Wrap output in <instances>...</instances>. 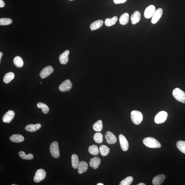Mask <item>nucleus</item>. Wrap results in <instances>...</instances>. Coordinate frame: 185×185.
<instances>
[{"label":"nucleus","instance_id":"nucleus-11","mask_svg":"<svg viewBox=\"0 0 185 185\" xmlns=\"http://www.w3.org/2000/svg\"><path fill=\"white\" fill-rule=\"evenodd\" d=\"M15 115V112L9 110L3 115V122L6 123H9L13 120Z\"/></svg>","mask_w":185,"mask_h":185},{"label":"nucleus","instance_id":"nucleus-29","mask_svg":"<svg viewBox=\"0 0 185 185\" xmlns=\"http://www.w3.org/2000/svg\"><path fill=\"white\" fill-rule=\"evenodd\" d=\"M37 106L38 108L42 109L43 113L45 114L49 113V108L45 104L41 102H39L37 103Z\"/></svg>","mask_w":185,"mask_h":185},{"label":"nucleus","instance_id":"nucleus-20","mask_svg":"<svg viewBox=\"0 0 185 185\" xmlns=\"http://www.w3.org/2000/svg\"><path fill=\"white\" fill-rule=\"evenodd\" d=\"M140 19V14L139 11H136L132 15L131 20L132 24H136L139 22Z\"/></svg>","mask_w":185,"mask_h":185},{"label":"nucleus","instance_id":"nucleus-2","mask_svg":"<svg viewBox=\"0 0 185 185\" xmlns=\"http://www.w3.org/2000/svg\"><path fill=\"white\" fill-rule=\"evenodd\" d=\"M131 118L133 123L136 125L140 124L143 120L142 113L137 111H133L131 112Z\"/></svg>","mask_w":185,"mask_h":185},{"label":"nucleus","instance_id":"nucleus-14","mask_svg":"<svg viewBox=\"0 0 185 185\" xmlns=\"http://www.w3.org/2000/svg\"><path fill=\"white\" fill-rule=\"evenodd\" d=\"M70 53L69 50H66L60 55L59 60L60 63L63 65H65L69 61L68 56Z\"/></svg>","mask_w":185,"mask_h":185},{"label":"nucleus","instance_id":"nucleus-28","mask_svg":"<svg viewBox=\"0 0 185 185\" xmlns=\"http://www.w3.org/2000/svg\"><path fill=\"white\" fill-rule=\"evenodd\" d=\"M99 152L102 156H105L109 154L110 149L106 145H101L99 148Z\"/></svg>","mask_w":185,"mask_h":185},{"label":"nucleus","instance_id":"nucleus-17","mask_svg":"<svg viewBox=\"0 0 185 185\" xmlns=\"http://www.w3.org/2000/svg\"><path fill=\"white\" fill-rule=\"evenodd\" d=\"M41 128V125L40 124H30L26 126L25 129L26 131L33 132L38 130Z\"/></svg>","mask_w":185,"mask_h":185},{"label":"nucleus","instance_id":"nucleus-30","mask_svg":"<svg viewBox=\"0 0 185 185\" xmlns=\"http://www.w3.org/2000/svg\"><path fill=\"white\" fill-rule=\"evenodd\" d=\"M19 155L21 158L24 160H32L34 157V156L32 154H29L26 155L24 151H21L19 152Z\"/></svg>","mask_w":185,"mask_h":185},{"label":"nucleus","instance_id":"nucleus-10","mask_svg":"<svg viewBox=\"0 0 185 185\" xmlns=\"http://www.w3.org/2000/svg\"><path fill=\"white\" fill-rule=\"evenodd\" d=\"M155 11V7L154 5H151L145 10L144 16L146 18L149 19L153 17Z\"/></svg>","mask_w":185,"mask_h":185},{"label":"nucleus","instance_id":"nucleus-16","mask_svg":"<svg viewBox=\"0 0 185 185\" xmlns=\"http://www.w3.org/2000/svg\"><path fill=\"white\" fill-rule=\"evenodd\" d=\"M166 177L163 174H161L155 177L153 180V184L154 185H161L164 181Z\"/></svg>","mask_w":185,"mask_h":185},{"label":"nucleus","instance_id":"nucleus-18","mask_svg":"<svg viewBox=\"0 0 185 185\" xmlns=\"http://www.w3.org/2000/svg\"><path fill=\"white\" fill-rule=\"evenodd\" d=\"M88 165L86 162L81 161L79 163L78 167V172L79 174H82L87 171L88 169Z\"/></svg>","mask_w":185,"mask_h":185},{"label":"nucleus","instance_id":"nucleus-23","mask_svg":"<svg viewBox=\"0 0 185 185\" xmlns=\"http://www.w3.org/2000/svg\"><path fill=\"white\" fill-rule=\"evenodd\" d=\"M129 14L125 13L121 16L120 19V22L122 25H125L127 24L129 21Z\"/></svg>","mask_w":185,"mask_h":185},{"label":"nucleus","instance_id":"nucleus-5","mask_svg":"<svg viewBox=\"0 0 185 185\" xmlns=\"http://www.w3.org/2000/svg\"><path fill=\"white\" fill-rule=\"evenodd\" d=\"M168 113L165 111H161L158 113L155 117V122L157 124H161L165 122L167 120Z\"/></svg>","mask_w":185,"mask_h":185},{"label":"nucleus","instance_id":"nucleus-9","mask_svg":"<svg viewBox=\"0 0 185 185\" xmlns=\"http://www.w3.org/2000/svg\"><path fill=\"white\" fill-rule=\"evenodd\" d=\"M119 138L121 148L123 151H127L129 148V143L127 138L122 134H120Z\"/></svg>","mask_w":185,"mask_h":185},{"label":"nucleus","instance_id":"nucleus-25","mask_svg":"<svg viewBox=\"0 0 185 185\" xmlns=\"http://www.w3.org/2000/svg\"><path fill=\"white\" fill-rule=\"evenodd\" d=\"M72 166L74 169L78 168L79 163V161L78 156L76 154H73L72 156Z\"/></svg>","mask_w":185,"mask_h":185},{"label":"nucleus","instance_id":"nucleus-39","mask_svg":"<svg viewBox=\"0 0 185 185\" xmlns=\"http://www.w3.org/2000/svg\"><path fill=\"white\" fill-rule=\"evenodd\" d=\"M138 185H145V184H144V183H141L138 184Z\"/></svg>","mask_w":185,"mask_h":185},{"label":"nucleus","instance_id":"nucleus-38","mask_svg":"<svg viewBox=\"0 0 185 185\" xmlns=\"http://www.w3.org/2000/svg\"><path fill=\"white\" fill-rule=\"evenodd\" d=\"M3 56V53L1 52H0V62H1V59Z\"/></svg>","mask_w":185,"mask_h":185},{"label":"nucleus","instance_id":"nucleus-4","mask_svg":"<svg viewBox=\"0 0 185 185\" xmlns=\"http://www.w3.org/2000/svg\"><path fill=\"white\" fill-rule=\"evenodd\" d=\"M50 151L51 155L54 158H58L60 156V153L58 142H53L50 147Z\"/></svg>","mask_w":185,"mask_h":185},{"label":"nucleus","instance_id":"nucleus-19","mask_svg":"<svg viewBox=\"0 0 185 185\" xmlns=\"http://www.w3.org/2000/svg\"><path fill=\"white\" fill-rule=\"evenodd\" d=\"M11 141L15 143H21L24 141V138L22 135L19 134L12 135L9 138Z\"/></svg>","mask_w":185,"mask_h":185},{"label":"nucleus","instance_id":"nucleus-35","mask_svg":"<svg viewBox=\"0 0 185 185\" xmlns=\"http://www.w3.org/2000/svg\"><path fill=\"white\" fill-rule=\"evenodd\" d=\"M12 22V19L8 18L0 19V25L1 26H7L9 25Z\"/></svg>","mask_w":185,"mask_h":185},{"label":"nucleus","instance_id":"nucleus-7","mask_svg":"<svg viewBox=\"0 0 185 185\" xmlns=\"http://www.w3.org/2000/svg\"><path fill=\"white\" fill-rule=\"evenodd\" d=\"M72 84L70 80L67 79L63 82L59 86V89L62 92L68 91L71 90Z\"/></svg>","mask_w":185,"mask_h":185},{"label":"nucleus","instance_id":"nucleus-40","mask_svg":"<svg viewBox=\"0 0 185 185\" xmlns=\"http://www.w3.org/2000/svg\"><path fill=\"white\" fill-rule=\"evenodd\" d=\"M97 185H104V184H102V183H99V184H97Z\"/></svg>","mask_w":185,"mask_h":185},{"label":"nucleus","instance_id":"nucleus-27","mask_svg":"<svg viewBox=\"0 0 185 185\" xmlns=\"http://www.w3.org/2000/svg\"><path fill=\"white\" fill-rule=\"evenodd\" d=\"M13 61L14 65L17 68H19L22 67L24 65V61L19 56L16 57L14 59Z\"/></svg>","mask_w":185,"mask_h":185},{"label":"nucleus","instance_id":"nucleus-13","mask_svg":"<svg viewBox=\"0 0 185 185\" xmlns=\"http://www.w3.org/2000/svg\"><path fill=\"white\" fill-rule=\"evenodd\" d=\"M163 10L161 8H159L155 11L152 17V23L153 24H155L157 23L162 15Z\"/></svg>","mask_w":185,"mask_h":185},{"label":"nucleus","instance_id":"nucleus-36","mask_svg":"<svg viewBox=\"0 0 185 185\" xmlns=\"http://www.w3.org/2000/svg\"><path fill=\"white\" fill-rule=\"evenodd\" d=\"M127 0H113L115 4H120V3H124Z\"/></svg>","mask_w":185,"mask_h":185},{"label":"nucleus","instance_id":"nucleus-34","mask_svg":"<svg viewBox=\"0 0 185 185\" xmlns=\"http://www.w3.org/2000/svg\"><path fill=\"white\" fill-rule=\"evenodd\" d=\"M133 178L129 176L122 180L120 183V185H129L131 184L133 181Z\"/></svg>","mask_w":185,"mask_h":185},{"label":"nucleus","instance_id":"nucleus-1","mask_svg":"<svg viewBox=\"0 0 185 185\" xmlns=\"http://www.w3.org/2000/svg\"><path fill=\"white\" fill-rule=\"evenodd\" d=\"M143 143L146 146L151 148H159L161 147V144L153 138L147 137L144 139Z\"/></svg>","mask_w":185,"mask_h":185},{"label":"nucleus","instance_id":"nucleus-6","mask_svg":"<svg viewBox=\"0 0 185 185\" xmlns=\"http://www.w3.org/2000/svg\"><path fill=\"white\" fill-rule=\"evenodd\" d=\"M46 177V172L43 169H40L37 170L35 174L34 180V182L38 183L45 179Z\"/></svg>","mask_w":185,"mask_h":185},{"label":"nucleus","instance_id":"nucleus-15","mask_svg":"<svg viewBox=\"0 0 185 185\" xmlns=\"http://www.w3.org/2000/svg\"><path fill=\"white\" fill-rule=\"evenodd\" d=\"M101 162L100 158L99 157H95L90 159L89 165L92 168L97 169L98 168Z\"/></svg>","mask_w":185,"mask_h":185},{"label":"nucleus","instance_id":"nucleus-37","mask_svg":"<svg viewBox=\"0 0 185 185\" xmlns=\"http://www.w3.org/2000/svg\"><path fill=\"white\" fill-rule=\"evenodd\" d=\"M5 6L4 2L3 0H0V7L3 8Z\"/></svg>","mask_w":185,"mask_h":185},{"label":"nucleus","instance_id":"nucleus-33","mask_svg":"<svg viewBox=\"0 0 185 185\" xmlns=\"http://www.w3.org/2000/svg\"><path fill=\"white\" fill-rule=\"evenodd\" d=\"M176 145L179 150L183 153L185 154V142L182 140H179L177 142Z\"/></svg>","mask_w":185,"mask_h":185},{"label":"nucleus","instance_id":"nucleus-3","mask_svg":"<svg viewBox=\"0 0 185 185\" xmlns=\"http://www.w3.org/2000/svg\"><path fill=\"white\" fill-rule=\"evenodd\" d=\"M172 95L176 100L185 104V93L180 89H175L172 92Z\"/></svg>","mask_w":185,"mask_h":185},{"label":"nucleus","instance_id":"nucleus-12","mask_svg":"<svg viewBox=\"0 0 185 185\" xmlns=\"http://www.w3.org/2000/svg\"><path fill=\"white\" fill-rule=\"evenodd\" d=\"M105 137L107 142L108 144H113L117 142V138L115 135L111 132L107 131L105 135Z\"/></svg>","mask_w":185,"mask_h":185},{"label":"nucleus","instance_id":"nucleus-43","mask_svg":"<svg viewBox=\"0 0 185 185\" xmlns=\"http://www.w3.org/2000/svg\"><path fill=\"white\" fill-rule=\"evenodd\" d=\"M41 83V84H42V82H41V83Z\"/></svg>","mask_w":185,"mask_h":185},{"label":"nucleus","instance_id":"nucleus-42","mask_svg":"<svg viewBox=\"0 0 185 185\" xmlns=\"http://www.w3.org/2000/svg\"><path fill=\"white\" fill-rule=\"evenodd\" d=\"M69 1H73V0H69Z\"/></svg>","mask_w":185,"mask_h":185},{"label":"nucleus","instance_id":"nucleus-32","mask_svg":"<svg viewBox=\"0 0 185 185\" xmlns=\"http://www.w3.org/2000/svg\"><path fill=\"white\" fill-rule=\"evenodd\" d=\"M93 139L97 143H101L103 141V136L102 133L97 132L94 135Z\"/></svg>","mask_w":185,"mask_h":185},{"label":"nucleus","instance_id":"nucleus-21","mask_svg":"<svg viewBox=\"0 0 185 185\" xmlns=\"http://www.w3.org/2000/svg\"><path fill=\"white\" fill-rule=\"evenodd\" d=\"M103 24H104V22L101 20L94 21L90 25V29L92 31H94L99 29L103 26Z\"/></svg>","mask_w":185,"mask_h":185},{"label":"nucleus","instance_id":"nucleus-41","mask_svg":"<svg viewBox=\"0 0 185 185\" xmlns=\"http://www.w3.org/2000/svg\"><path fill=\"white\" fill-rule=\"evenodd\" d=\"M11 185H16L15 184H11Z\"/></svg>","mask_w":185,"mask_h":185},{"label":"nucleus","instance_id":"nucleus-24","mask_svg":"<svg viewBox=\"0 0 185 185\" xmlns=\"http://www.w3.org/2000/svg\"><path fill=\"white\" fill-rule=\"evenodd\" d=\"M88 151L90 154L94 156L98 155L99 152L98 147L95 145H92L89 147Z\"/></svg>","mask_w":185,"mask_h":185},{"label":"nucleus","instance_id":"nucleus-8","mask_svg":"<svg viewBox=\"0 0 185 185\" xmlns=\"http://www.w3.org/2000/svg\"><path fill=\"white\" fill-rule=\"evenodd\" d=\"M54 72V69L51 66H48L43 69L41 72L40 76L41 78L44 79L48 77Z\"/></svg>","mask_w":185,"mask_h":185},{"label":"nucleus","instance_id":"nucleus-22","mask_svg":"<svg viewBox=\"0 0 185 185\" xmlns=\"http://www.w3.org/2000/svg\"><path fill=\"white\" fill-rule=\"evenodd\" d=\"M15 76V74L13 72L8 73L5 74L3 78V81L5 83H9L14 79Z\"/></svg>","mask_w":185,"mask_h":185},{"label":"nucleus","instance_id":"nucleus-31","mask_svg":"<svg viewBox=\"0 0 185 185\" xmlns=\"http://www.w3.org/2000/svg\"><path fill=\"white\" fill-rule=\"evenodd\" d=\"M103 122L101 120L97 121L93 125V129L94 131L100 132L103 129Z\"/></svg>","mask_w":185,"mask_h":185},{"label":"nucleus","instance_id":"nucleus-26","mask_svg":"<svg viewBox=\"0 0 185 185\" xmlns=\"http://www.w3.org/2000/svg\"><path fill=\"white\" fill-rule=\"evenodd\" d=\"M118 20V17H113L112 18H107L105 21V24L106 26H111L115 24Z\"/></svg>","mask_w":185,"mask_h":185}]
</instances>
